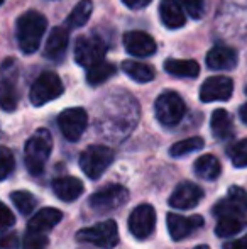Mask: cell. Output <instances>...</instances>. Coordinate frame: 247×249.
I'll list each match as a JSON object with an SVG mask.
<instances>
[{"instance_id": "e0dca14e", "label": "cell", "mask_w": 247, "mask_h": 249, "mask_svg": "<svg viewBox=\"0 0 247 249\" xmlns=\"http://www.w3.org/2000/svg\"><path fill=\"white\" fill-rule=\"evenodd\" d=\"M237 61H239L237 51L229 46H215V48H212L207 54L208 68L217 70V71L234 70L235 66H237Z\"/></svg>"}, {"instance_id": "6da1fadb", "label": "cell", "mask_w": 247, "mask_h": 249, "mask_svg": "<svg viewBox=\"0 0 247 249\" xmlns=\"http://www.w3.org/2000/svg\"><path fill=\"white\" fill-rule=\"evenodd\" d=\"M46 17L43 14L36 12V10H29L17 19L16 36L20 51L24 54H33V53L39 50L41 41H43V36L46 33Z\"/></svg>"}, {"instance_id": "8992f818", "label": "cell", "mask_w": 247, "mask_h": 249, "mask_svg": "<svg viewBox=\"0 0 247 249\" xmlns=\"http://www.w3.org/2000/svg\"><path fill=\"white\" fill-rule=\"evenodd\" d=\"M63 82L54 71H44L37 76V80L33 83L29 92V99L33 105L41 107L48 102L58 99L63 93Z\"/></svg>"}, {"instance_id": "30bf717a", "label": "cell", "mask_w": 247, "mask_h": 249, "mask_svg": "<svg viewBox=\"0 0 247 249\" xmlns=\"http://www.w3.org/2000/svg\"><path fill=\"white\" fill-rule=\"evenodd\" d=\"M58 125H60L63 136L68 141H78L85 132L86 125H88V114L85 108L82 107H73L66 108L58 117Z\"/></svg>"}, {"instance_id": "f546056e", "label": "cell", "mask_w": 247, "mask_h": 249, "mask_svg": "<svg viewBox=\"0 0 247 249\" xmlns=\"http://www.w3.org/2000/svg\"><path fill=\"white\" fill-rule=\"evenodd\" d=\"M205 146V141L198 136L195 138H188V139H183V141L176 142L169 148V154L173 158H181V156H186V154L193 153V151H198Z\"/></svg>"}, {"instance_id": "83f0119b", "label": "cell", "mask_w": 247, "mask_h": 249, "mask_svg": "<svg viewBox=\"0 0 247 249\" xmlns=\"http://www.w3.org/2000/svg\"><path fill=\"white\" fill-rule=\"evenodd\" d=\"M246 226L244 219H237V217H220L215 226V234L218 237H232L239 234Z\"/></svg>"}, {"instance_id": "5bb4252c", "label": "cell", "mask_w": 247, "mask_h": 249, "mask_svg": "<svg viewBox=\"0 0 247 249\" xmlns=\"http://www.w3.org/2000/svg\"><path fill=\"white\" fill-rule=\"evenodd\" d=\"M203 190L197 183L191 181H183L175 188V192L169 197V205L180 210H188L197 207L203 200Z\"/></svg>"}, {"instance_id": "d6a6232c", "label": "cell", "mask_w": 247, "mask_h": 249, "mask_svg": "<svg viewBox=\"0 0 247 249\" xmlns=\"http://www.w3.org/2000/svg\"><path fill=\"white\" fill-rule=\"evenodd\" d=\"M48 243H49V239H48L46 234H37L27 231L26 236H24L22 249H46Z\"/></svg>"}, {"instance_id": "484cf974", "label": "cell", "mask_w": 247, "mask_h": 249, "mask_svg": "<svg viewBox=\"0 0 247 249\" xmlns=\"http://www.w3.org/2000/svg\"><path fill=\"white\" fill-rule=\"evenodd\" d=\"M122 71L127 76H131L134 82L139 83H148L151 80H154L156 71L151 68V66L144 65V63L139 61H132V59H125L122 63Z\"/></svg>"}, {"instance_id": "1f68e13d", "label": "cell", "mask_w": 247, "mask_h": 249, "mask_svg": "<svg viewBox=\"0 0 247 249\" xmlns=\"http://www.w3.org/2000/svg\"><path fill=\"white\" fill-rule=\"evenodd\" d=\"M14 166H16V160L12 151L5 146H0V180H5L14 171Z\"/></svg>"}, {"instance_id": "52a82bcc", "label": "cell", "mask_w": 247, "mask_h": 249, "mask_svg": "<svg viewBox=\"0 0 247 249\" xmlns=\"http://www.w3.org/2000/svg\"><path fill=\"white\" fill-rule=\"evenodd\" d=\"M107 53V44L100 37L85 36L80 37L75 44V61L80 66H85L86 70L92 68L93 65L103 61Z\"/></svg>"}, {"instance_id": "4316f807", "label": "cell", "mask_w": 247, "mask_h": 249, "mask_svg": "<svg viewBox=\"0 0 247 249\" xmlns=\"http://www.w3.org/2000/svg\"><path fill=\"white\" fill-rule=\"evenodd\" d=\"M115 71H117L115 65L107 63V61H100V63H97V65H93L92 68L86 70V82L93 87L102 85V83H105L110 76L115 75Z\"/></svg>"}, {"instance_id": "603a6c76", "label": "cell", "mask_w": 247, "mask_h": 249, "mask_svg": "<svg viewBox=\"0 0 247 249\" xmlns=\"http://www.w3.org/2000/svg\"><path fill=\"white\" fill-rule=\"evenodd\" d=\"M165 70L173 76L197 78L200 75V65L195 59H166Z\"/></svg>"}, {"instance_id": "4dcf8cb0", "label": "cell", "mask_w": 247, "mask_h": 249, "mask_svg": "<svg viewBox=\"0 0 247 249\" xmlns=\"http://www.w3.org/2000/svg\"><path fill=\"white\" fill-rule=\"evenodd\" d=\"M229 156L234 166L237 168H247V139L235 142L231 149H229Z\"/></svg>"}, {"instance_id": "ba28073f", "label": "cell", "mask_w": 247, "mask_h": 249, "mask_svg": "<svg viewBox=\"0 0 247 249\" xmlns=\"http://www.w3.org/2000/svg\"><path fill=\"white\" fill-rule=\"evenodd\" d=\"M127 198L129 192L125 187H122V185H107V187L97 190L90 197L88 203L97 212H110V210H115L120 205H124Z\"/></svg>"}, {"instance_id": "cb8c5ba5", "label": "cell", "mask_w": 247, "mask_h": 249, "mask_svg": "<svg viewBox=\"0 0 247 249\" xmlns=\"http://www.w3.org/2000/svg\"><path fill=\"white\" fill-rule=\"evenodd\" d=\"M210 129L212 134L217 139H229L234 134V124H232V119L229 115L227 110L224 108H217V110L212 114V121H210Z\"/></svg>"}, {"instance_id": "3957f363", "label": "cell", "mask_w": 247, "mask_h": 249, "mask_svg": "<svg viewBox=\"0 0 247 249\" xmlns=\"http://www.w3.org/2000/svg\"><path fill=\"white\" fill-rule=\"evenodd\" d=\"M76 241L80 243H88L102 249H114L119 244V227L115 220H103L92 227L78 231Z\"/></svg>"}, {"instance_id": "d4e9b609", "label": "cell", "mask_w": 247, "mask_h": 249, "mask_svg": "<svg viewBox=\"0 0 247 249\" xmlns=\"http://www.w3.org/2000/svg\"><path fill=\"white\" fill-rule=\"evenodd\" d=\"M93 12V2L92 0H82L75 5V9L71 10L68 17H66L65 24H66V29H80L83 27L88 19L92 17Z\"/></svg>"}, {"instance_id": "d6986e66", "label": "cell", "mask_w": 247, "mask_h": 249, "mask_svg": "<svg viewBox=\"0 0 247 249\" xmlns=\"http://www.w3.org/2000/svg\"><path fill=\"white\" fill-rule=\"evenodd\" d=\"M68 39L69 34L66 27H54L49 33L46 44H44V56L48 59H53V61H60L65 56L66 48H68Z\"/></svg>"}, {"instance_id": "277c9868", "label": "cell", "mask_w": 247, "mask_h": 249, "mask_svg": "<svg viewBox=\"0 0 247 249\" xmlns=\"http://www.w3.org/2000/svg\"><path fill=\"white\" fill-rule=\"evenodd\" d=\"M114 161V151L107 146H88L80 156V168L90 180H97L107 171Z\"/></svg>"}, {"instance_id": "ab89813d", "label": "cell", "mask_w": 247, "mask_h": 249, "mask_svg": "<svg viewBox=\"0 0 247 249\" xmlns=\"http://www.w3.org/2000/svg\"><path fill=\"white\" fill-rule=\"evenodd\" d=\"M193 249H210L208 246H197V248H193Z\"/></svg>"}, {"instance_id": "9c48e42d", "label": "cell", "mask_w": 247, "mask_h": 249, "mask_svg": "<svg viewBox=\"0 0 247 249\" xmlns=\"http://www.w3.org/2000/svg\"><path fill=\"white\" fill-rule=\"evenodd\" d=\"M156 229V210L149 203L135 207L129 215V231L135 239H148Z\"/></svg>"}, {"instance_id": "4fadbf2b", "label": "cell", "mask_w": 247, "mask_h": 249, "mask_svg": "<svg viewBox=\"0 0 247 249\" xmlns=\"http://www.w3.org/2000/svg\"><path fill=\"white\" fill-rule=\"evenodd\" d=\"M166 224H168L169 236L173 241H181L186 239L188 236H191L193 232H197L198 229H201L205 224L201 215H191V217H183L178 213H168L166 217Z\"/></svg>"}, {"instance_id": "b9f144b4", "label": "cell", "mask_w": 247, "mask_h": 249, "mask_svg": "<svg viewBox=\"0 0 247 249\" xmlns=\"http://www.w3.org/2000/svg\"><path fill=\"white\" fill-rule=\"evenodd\" d=\"M246 93H247V87H246Z\"/></svg>"}, {"instance_id": "8d00e7d4", "label": "cell", "mask_w": 247, "mask_h": 249, "mask_svg": "<svg viewBox=\"0 0 247 249\" xmlns=\"http://www.w3.org/2000/svg\"><path fill=\"white\" fill-rule=\"evenodd\" d=\"M122 2L129 7V9L139 10V9H144V7H148L152 0H122Z\"/></svg>"}, {"instance_id": "7a4b0ae2", "label": "cell", "mask_w": 247, "mask_h": 249, "mask_svg": "<svg viewBox=\"0 0 247 249\" xmlns=\"http://www.w3.org/2000/svg\"><path fill=\"white\" fill-rule=\"evenodd\" d=\"M53 151V138L48 129H37L26 142L24 156H26V166L31 175L37 177L44 171L48 160Z\"/></svg>"}, {"instance_id": "8fae6325", "label": "cell", "mask_w": 247, "mask_h": 249, "mask_svg": "<svg viewBox=\"0 0 247 249\" xmlns=\"http://www.w3.org/2000/svg\"><path fill=\"white\" fill-rule=\"evenodd\" d=\"M214 213L218 217H237L244 219L247 213V192L241 187H231L229 195L215 205Z\"/></svg>"}, {"instance_id": "9a60e30c", "label": "cell", "mask_w": 247, "mask_h": 249, "mask_svg": "<svg viewBox=\"0 0 247 249\" xmlns=\"http://www.w3.org/2000/svg\"><path fill=\"white\" fill-rule=\"evenodd\" d=\"M124 46L127 53L137 58H148L156 53V41L142 31H131L124 34Z\"/></svg>"}, {"instance_id": "e575fe53", "label": "cell", "mask_w": 247, "mask_h": 249, "mask_svg": "<svg viewBox=\"0 0 247 249\" xmlns=\"http://www.w3.org/2000/svg\"><path fill=\"white\" fill-rule=\"evenodd\" d=\"M16 224V215L14 212L5 205L3 202H0V231H5L9 227H12Z\"/></svg>"}, {"instance_id": "f35d334b", "label": "cell", "mask_w": 247, "mask_h": 249, "mask_svg": "<svg viewBox=\"0 0 247 249\" xmlns=\"http://www.w3.org/2000/svg\"><path fill=\"white\" fill-rule=\"evenodd\" d=\"M239 115H241L242 122H244V124H247V104H244L241 107V110H239Z\"/></svg>"}, {"instance_id": "5b68a950", "label": "cell", "mask_w": 247, "mask_h": 249, "mask_svg": "<svg viewBox=\"0 0 247 249\" xmlns=\"http://www.w3.org/2000/svg\"><path fill=\"white\" fill-rule=\"evenodd\" d=\"M154 112L158 121L161 122L163 125H176L178 122H181V119L185 117L186 112V105L185 100L178 95L173 90H166L161 95L156 99L154 104Z\"/></svg>"}, {"instance_id": "44dd1931", "label": "cell", "mask_w": 247, "mask_h": 249, "mask_svg": "<svg viewBox=\"0 0 247 249\" xmlns=\"http://www.w3.org/2000/svg\"><path fill=\"white\" fill-rule=\"evenodd\" d=\"M2 76H0V108L5 112H12L17 108V90L14 85V76H9L5 70H0Z\"/></svg>"}, {"instance_id": "d590c367", "label": "cell", "mask_w": 247, "mask_h": 249, "mask_svg": "<svg viewBox=\"0 0 247 249\" xmlns=\"http://www.w3.org/2000/svg\"><path fill=\"white\" fill-rule=\"evenodd\" d=\"M19 246V239L16 234H5L0 237V249H16Z\"/></svg>"}, {"instance_id": "836d02e7", "label": "cell", "mask_w": 247, "mask_h": 249, "mask_svg": "<svg viewBox=\"0 0 247 249\" xmlns=\"http://www.w3.org/2000/svg\"><path fill=\"white\" fill-rule=\"evenodd\" d=\"M181 3L183 10L191 19H201L205 14V0H178Z\"/></svg>"}, {"instance_id": "ac0fdd59", "label": "cell", "mask_w": 247, "mask_h": 249, "mask_svg": "<svg viewBox=\"0 0 247 249\" xmlns=\"http://www.w3.org/2000/svg\"><path fill=\"white\" fill-rule=\"evenodd\" d=\"M159 17L168 29H180L186 24V16L178 0H161Z\"/></svg>"}, {"instance_id": "7402d4cb", "label": "cell", "mask_w": 247, "mask_h": 249, "mask_svg": "<svg viewBox=\"0 0 247 249\" xmlns=\"http://www.w3.org/2000/svg\"><path fill=\"white\" fill-rule=\"evenodd\" d=\"M193 170L195 175L201 180H207V181H214L220 177L222 173V166H220V161L214 156V154H203L200 156L193 164Z\"/></svg>"}, {"instance_id": "74e56055", "label": "cell", "mask_w": 247, "mask_h": 249, "mask_svg": "<svg viewBox=\"0 0 247 249\" xmlns=\"http://www.w3.org/2000/svg\"><path fill=\"white\" fill-rule=\"evenodd\" d=\"M224 249H247V234L244 237H241V239H235L224 244Z\"/></svg>"}, {"instance_id": "7c38bea8", "label": "cell", "mask_w": 247, "mask_h": 249, "mask_svg": "<svg viewBox=\"0 0 247 249\" xmlns=\"http://www.w3.org/2000/svg\"><path fill=\"white\" fill-rule=\"evenodd\" d=\"M234 93V82L229 76H210L205 80L200 89V100L208 102H225Z\"/></svg>"}, {"instance_id": "ffe728a7", "label": "cell", "mask_w": 247, "mask_h": 249, "mask_svg": "<svg viewBox=\"0 0 247 249\" xmlns=\"http://www.w3.org/2000/svg\"><path fill=\"white\" fill-rule=\"evenodd\" d=\"M83 181L76 177H61L53 181V192L63 202H73L83 194Z\"/></svg>"}, {"instance_id": "60d3db41", "label": "cell", "mask_w": 247, "mask_h": 249, "mask_svg": "<svg viewBox=\"0 0 247 249\" xmlns=\"http://www.w3.org/2000/svg\"><path fill=\"white\" fill-rule=\"evenodd\" d=\"M3 2H5V0H0V5H2V3H3Z\"/></svg>"}, {"instance_id": "2e32d148", "label": "cell", "mask_w": 247, "mask_h": 249, "mask_svg": "<svg viewBox=\"0 0 247 249\" xmlns=\"http://www.w3.org/2000/svg\"><path fill=\"white\" fill-rule=\"evenodd\" d=\"M63 219V212L53 207H44L39 212H36L31 217L27 224V231L37 234H48L53 227H56Z\"/></svg>"}, {"instance_id": "f1b7e54d", "label": "cell", "mask_w": 247, "mask_h": 249, "mask_svg": "<svg viewBox=\"0 0 247 249\" xmlns=\"http://www.w3.org/2000/svg\"><path fill=\"white\" fill-rule=\"evenodd\" d=\"M10 200H12L14 205L17 207V210H19L22 215L33 213V210L36 209V205H37V198L34 197L31 192H26V190L12 192V194H10Z\"/></svg>"}]
</instances>
